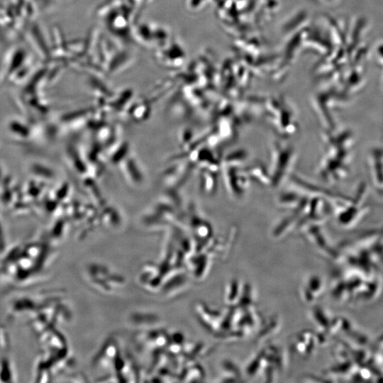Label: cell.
<instances>
[{
	"label": "cell",
	"instance_id": "cell-1",
	"mask_svg": "<svg viewBox=\"0 0 383 383\" xmlns=\"http://www.w3.org/2000/svg\"><path fill=\"white\" fill-rule=\"evenodd\" d=\"M9 339L4 328H0V382H13L14 367L9 355Z\"/></svg>",
	"mask_w": 383,
	"mask_h": 383
}]
</instances>
